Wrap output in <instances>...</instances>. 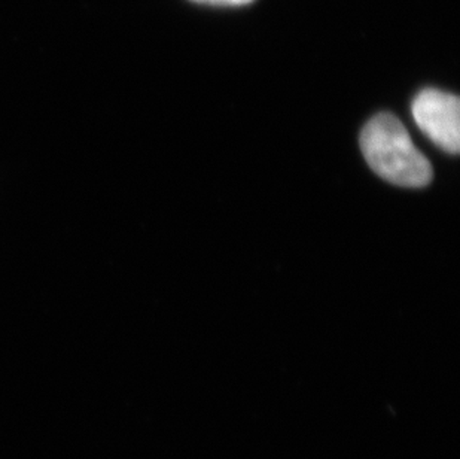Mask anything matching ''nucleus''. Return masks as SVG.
Masks as SVG:
<instances>
[{
    "mask_svg": "<svg viewBox=\"0 0 460 459\" xmlns=\"http://www.w3.org/2000/svg\"><path fill=\"white\" fill-rule=\"evenodd\" d=\"M360 149L369 167L387 183L421 188L432 181V166L409 131L392 113H378L360 133Z\"/></svg>",
    "mask_w": 460,
    "mask_h": 459,
    "instance_id": "nucleus-1",
    "label": "nucleus"
},
{
    "mask_svg": "<svg viewBox=\"0 0 460 459\" xmlns=\"http://www.w3.org/2000/svg\"><path fill=\"white\" fill-rule=\"evenodd\" d=\"M417 126L437 147L448 154L460 151L459 97L437 88H426L412 102Z\"/></svg>",
    "mask_w": 460,
    "mask_h": 459,
    "instance_id": "nucleus-2",
    "label": "nucleus"
},
{
    "mask_svg": "<svg viewBox=\"0 0 460 459\" xmlns=\"http://www.w3.org/2000/svg\"><path fill=\"white\" fill-rule=\"evenodd\" d=\"M197 4H217V6H240V4H248L253 0H192Z\"/></svg>",
    "mask_w": 460,
    "mask_h": 459,
    "instance_id": "nucleus-3",
    "label": "nucleus"
}]
</instances>
